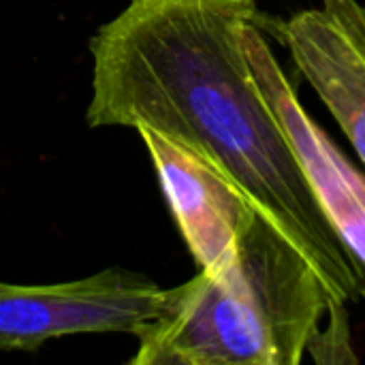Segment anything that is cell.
<instances>
[{"label":"cell","mask_w":365,"mask_h":365,"mask_svg":"<svg viewBox=\"0 0 365 365\" xmlns=\"http://www.w3.org/2000/svg\"><path fill=\"white\" fill-rule=\"evenodd\" d=\"M259 17L255 0H130L90 38L86 122L152 128L212 160L349 304L365 274L252 77L244 28Z\"/></svg>","instance_id":"obj_1"},{"label":"cell","mask_w":365,"mask_h":365,"mask_svg":"<svg viewBox=\"0 0 365 365\" xmlns=\"http://www.w3.org/2000/svg\"><path fill=\"white\" fill-rule=\"evenodd\" d=\"M344 304L295 242L261 210L218 272L165 291L137 334L130 365H299L349 355Z\"/></svg>","instance_id":"obj_2"},{"label":"cell","mask_w":365,"mask_h":365,"mask_svg":"<svg viewBox=\"0 0 365 365\" xmlns=\"http://www.w3.org/2000/svg\"><path fill=\"white\" fill-rule=\"evenodd\" d=\"M165 289L111 267L58 284L0 280V351H36L43 342L79 334H133L160 312Z\"/></svg>","instance_id":"obj_3"},{"label":"cell","mask_w":365,"mask_h":365,"mask_svg":"<svg viewBox=\"0 0 365 365\" xmlns=\"http://www.w3.org/2000/svg\"><path fill=\"white\" fill-rule=\"evenodd\" d=\"M259 21L261 17L244 28V45L252 77L287 130L327 220L365 274V178L308 115L274 58ZM361 297H365V284Z\"/></svg>","instance_id":"obj_4"},{"label":"cell","mask_w":365,"mask_h":365,"mask_svg":"<svg viewBox=\"0 0 365 365\" xmlns=\"http://www.w3.org/2000/svg\"><path fill=\"white\" fill-rule=\"evenodd\" d=\"M267 28L325 103L365 165V9L357 0H321Z\"/></svg>","instance_id":"obj_5"},{"label":"cell","mask_w":365,"mask_h":365,"mask_svg":"<svg viewBox=\"0 0 365 365\" xmlns=\"http://www.w3.org/2000/svg\"><path fill=\"white\" fill-rule=\"evenodd\" d=\"M137 133L199 269H222L259 207L227 173L188 145L152 128H137Z\"/></svg>","instance_id":"obj_6"}]
</instances>
